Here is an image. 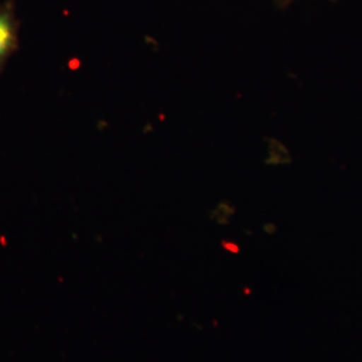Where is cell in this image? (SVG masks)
<instances>
[{"label": "cell", "instance_id": "cell-2", "mask_svg": "<svg viewBox=\"0 0 362 362\" xmlns=\"http://www.w3.org/2000/svg\"><path fill=\"white\" fill-rule=\"evenodd\" d=\"M279 7H286V6H290L291 3H294L296 0H274Z\"/></svg>", "mask_w": 362, "mask_h": 362}, {"label": "cell", "instance_id": "cell-1", "mask_svg": "<svg viewBox=\"0 0 362 362\" xmlns=\"http://www.w3.org/2000/svg\"><path fill=\"white\" fill-rule=\"evenodd\" d=\"M13 28L8 15L0 13V59L11 49Z\"/></svg>", "mask_w": 362, "mask_h": 362}]
</instances>
